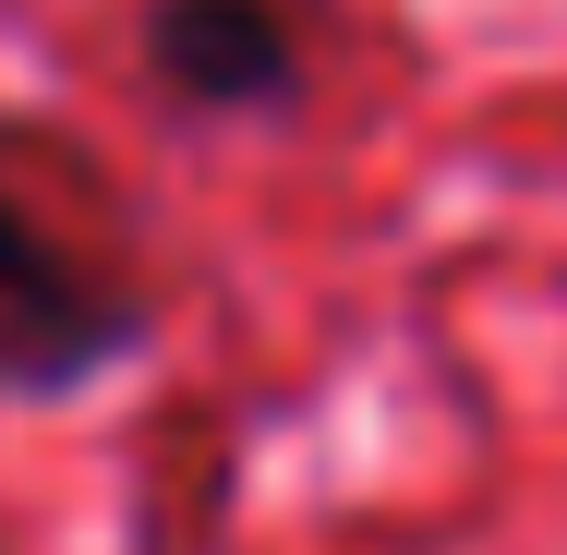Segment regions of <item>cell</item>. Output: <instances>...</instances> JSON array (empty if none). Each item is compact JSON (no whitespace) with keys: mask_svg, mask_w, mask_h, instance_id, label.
I'll use <instances>...</instances> for the list:
<instances>
[{"mask_svg":"<svg viewBox=\"0 0 567 555\" xmlns=\"http://www.w3.org/2000/svg\"><path fill=\"white\" fill-rule=\"evenodd\" d=\"M157 290L121 266L97 229H61L37 206V182L12 169L0 133V411H49L110 387L121 362H145Z\"/></svg>","mask_w":567,"mask_h":555,"instance_id":"obj_1","label":"cell"},{"mask_svg":"<svg viewBox=\"0 0 567 555\" xmlns=\"http://www.w3.org/2000/svg\"><path fill=\"white\" fill-rule=\"evenodd\" d=\"M133 61L182 121H290L315 97V37L290 0H145Z\"/></svg>","mask_w":567,"mask_h":555,"instance_id":"obj_2","label":"cell"}]
</instances>
